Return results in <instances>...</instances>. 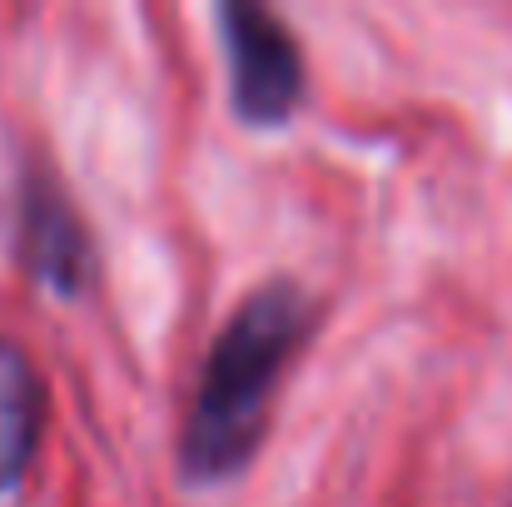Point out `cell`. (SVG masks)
Listing matches in <instances>:
<instances>
[{
	"label": "cell",
	"instance_id": "cell-1",
	"mask_svg": "<svg viewBox=\"0 0 512 507\" xmlns=\"http://www.w3.org/2000/svg\"><path fill=\"white\" fill-rule=\"evenodd\" d=\"M314 329V304L299 284H259L219 329L184 418L179 473L189 483L234 478L264 443L279 378Z\"/></svg>",
	"mask_w": 512,
	"mask_h": 507
},
{
	"label": "cell",
	"instance_id": "cell-2",
	"mask_svg": "<svg viewBox=\"0 0 512 507\" xmlns=\"http://www.w3.org/2000/svg\"><path fill=\"white\" fill-rule=\"evenodd\" d=\"M219 35L229 60V105L244 125H284L304 100V55L284 20L264 5H219Z\"/></svg>",
	"mask_w": 512,
	"mask_h": 507
},
{
	"label": "cell",
	"instance_id": "cell-3",
	"mask_svg": "<svg viewBox=\"0 0 512 507\" xmlns=\"http://www.w3.org/2000/svg\"><path fill=\"white\" fill-rule=\"evenodd\" d=\"M20 264L25 274L60 294V299H75L85 294V284L95 279V249H90V234L75 214V204L65 199V189L30 169L25 184H20Z\"/></svg>",
	"mask_w": 512,
	"mask_h": 507
},
{
	"label": "cell",
	"instance_id": "cell-4",
	"mask_svg": "<svg viewBox=\"0 0 512 507\" xmlns=\"http://www.w3.org/2000/svg\"><path fill=\"white\" fill-rule=\"evenodd\" d=\"M40 433H45L40 368L15 338H0V498L20 488L40 448Z\"/></svg>",
	"mask_w": 512,
	"mask_h": 507
}]
</instances>
